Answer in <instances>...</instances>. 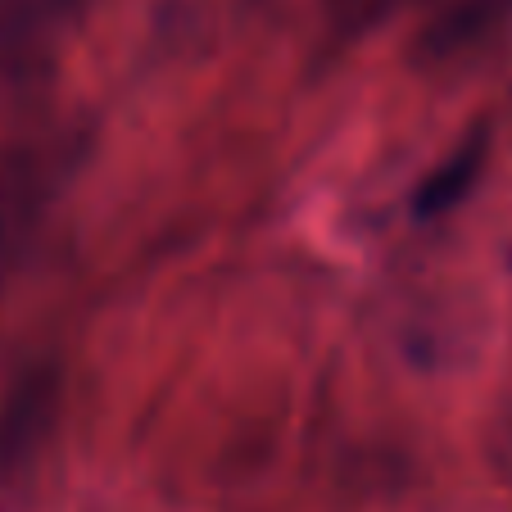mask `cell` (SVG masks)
Segmentation results:
<instances>
[{
	"mask_svg": "<svg viewBox=\"0 0 512 512\" xmlns=\"http://www.w3.org/2000/svg\"><path fill=\"white\" fill-rule=\"evenodd\" d=\"M368 5H386V0H368Z\"/></svg>",
	"mask_w": 512,
	"mask_h": 512,
	"instance_id": "obj_1",
	"label": "cell"
}]
</instances>
